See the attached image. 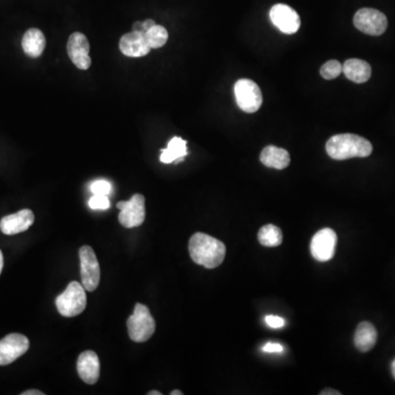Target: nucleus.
Segmentation results:
<instances>
[{"mask_svg":"<svg viewBox=\"0 0 395 395\" xmlns=\"http://www.w3.org/2000/svg\"><path fill=\"white\" fill-rule=\"evenodd\" d=\"M337 235L331 229L318 231L311 241V254L318 262H329L335 255Z\"/></svg>","mask_w":395,"mask_h":395,"instance_id":"9d476101","label":"nucleus"},{"mask_svg":"<svg viewBox=\"0 0 395 395\" xmlns=\"http://www.w3.org/2000/svg\"><path fill=\"white\" fill-rule=\"evenodd\" d=\"M341 73H343V65L336 59H331L321 67L322 77L326 80H335Z\"/></svg>","mask_w":395,"mask_h":395,"instance_id":"5701e85b","label":"nucleus"},{"mask_svg":"<svg viewBox=\"0 0 395 395\" xmlns=\"http://www.w3.org/2000/svg\"><path fill=\"white\" fill-rule=\"evenodd\" d=\"M89 41L85 34L75 32L67 42V53L75 66L82 70H87L91 66L89 57Z\"/></svg>","mask_w":395,"mask_h":395,"instance_id":"9b49d317","label":"nucleus"},{"mask_svg":"<svg viewBox=\"0 0 395 395\" xmlns=\"http://www.w3.org/2000/svg\"><path fill=\"white\" fill-rule=\"evenodd\" d=\"M111 188L112 186L107 180H96L90 186L91 193L98 195H108L111 193Z\"/></svg>","mask_w":395,"mask_h":395,"instance_id":"393cba45","label":"nucleus"},{"mask_svg":"<svg viewBox=\"0 0 395 395\" xmlns=\"http://www.w3.org/2000/svg\"><path fill=\"white\" fill-rule=\"evenodd\" d=\"M21 395H44V393L39 390H28L21 393Z\"/></svg>","mask_w":395,"mask_h":395,"instance_id":"7c9ffc66","label":"nucleus"},{"mask_svg":"<svg viewBox=\"0 0 395 395\" xmlns=\"http://www.w3.org/2000/svg\"><path fill=\"white\" fill-rule=\"evenodd\" d=\"M258 241L266 247H277L283 243V232L274 224L262 226L258 232Z\"/></svg>","mask_w":395,"mask_h":395,"instance_id":"412c9836","label":"nucleus"},{"mask_svg":"<svg viewBox=\"0 0 395 395\" xmlns=\"http://www.w3.org/2000/svg\"><path fill=\"white\" fill-rule=\"evenodd\" d=\"M30 341L21 334H9L0 341V366H7L16 362L28 352Z\"/></svg>","mask_w":395,"mask_h":395,"instance_id":"1a4fd4ad","label":"nucleus"},{"mask_svg":"<svg viewBox=\"0 0 395 395\" xmlns=\"http://www.w3.org/2000/svg\"><path fill=\"white\" fill-rule=\"evenodd\" d=\"M341 393L338 391L333 390V389H325L323 392H321V395H341Z\"/></svg>","mask_w":395,"mask_h":395,"instance_id":"c85d7f7f","label":"nucleus"},{"mask_svg":"<svg viewBox=\"0 0 395 395\" xmlns=\"http://www.w3.org/2000/svg\"><path fill=\"white\" fill-rule=\"evenodd\" d=\"M128 336L135 343L149 341L156 329V323L149 308L141 303H136L133 314L128 318Z\"/></svg>","mask_w":395,"mask_h":395,"instance_id":"20e7f679","label":"nucleus"},{"mask_svg":"<svg viewBox=\"0 0 395 395\" xmlns=\"http://www.w3.org/2000/svg\"><path fill=\"white\" fill-rule=\"evenodd\" d=\"M149 395H162V393L158 392V391H151V392L147 393Z\"/></svg>","mask_w":395,"mask_h":395,"instance_id":"f704fd0d","label":"nucleus"},{"mask_svg":"<svg viewBox=\"0 0 395 395\" xmlns=\"http://www.w3.org/2000/svg\"><path fill=\"white\" fill-rule=\"evenodd\" d=\"M47 45V40L43 32L39 29H29L22 38V49L28 57L32 59L41 57Z\"/></svg>","mask_w":395,"mask_h":395,"instance_id":"dca6fc26","label":"nucleus"},{"mask_svg":"<svg viewBox=\"0 0 395 395\" xmlns=\"http://www.w3.org/2000/svg\"><path fill=\"white\" fill-rule=\"evenodd\" d=\"M343 73L349 80L364 84L371 77V66L362 59H350L343 65Z\"/></svg>","mask_w":395,"mask_h":395,"instance_id":"f3484780","label":"nucleus"},{"mask_svg":"<svg viewBox=\"0 0 395 395\" xmlns=\"http://www.w3.org/2000/svg\"><path fill=\"white\" fill-rule=\"evenodd\" d=\"M34 223V214L29 209L19 211L17 214L6 216L0 221V231L6 235H16L26 232Z\"/></svg>","mask_w":395,"mask_h":395,"instance_id":"4468645a","label":"nucleus"},{"mask_svg":"<svg viewBox=\"0 0 395 395\" xmlns=\"http://www.w3.org/2000/svg\"><path fill=\"white\" fill-rule=\"evenodd\" d=\"M372 149L373 147L368 140L356 134H337L326 143L327 154L336 161L368 157L371 155Z\"/></svg>","mask_w":395,"mask_h":395,"instance_id":"f03ea898","label":"nucleus"},{"mask_svg":"<svg viewBox=\"0 0 395 395\" xmlns=\"http://www.w3.org/2000/svg\"><path fill=\"white\" fill-rule=\"evenodd\" d=\"M145 38H147V43H149L151 49H159L164 47L166 42L168 41V32L163 26L155 24L145 32Z\"/></svg>","mask_w":395,"mask_h":395,"instance_id":"4be33fe9","label":"nucleus"},{"mask_svg":"<svg viewBox=\"0 0 395 395\" xmlns=\"http://www.w3.org/2000/svg\"><path fill=\"white\" fill-rule=\"evenodd\" d=\"M3 252L0 251V274H1V271H3Z\"/></svg>","mask_w":395,"mask_h":395,"instance_id":"2f4dec72","label":"nucleus"},{"mask_svg":"<svg viewBox=\"0 0 395 395\" xmlns=\"http://www.w3.org/2000/svg\"><path fill=\"white\" fill-rule=\"evenodd\" d=\"M161 151V162L164 164H179L187 156V142L184 141L181 137L174 136L167 145V149H163Z\"/></svg>","mask_w":395,"mask_h":395,"instance_id":"aec40b11","label":"nucleus"},{"mask_svg":"<svg viewBox=\"0 0 395 395\" xmlns=\"http://www.w3.org/2000/svg\"><path fill=\"white\" fill-rule=\"evenodd\" d=\"M234 93L237 105L247 113H255L260 110L262 103V95L260 86L251 80H239L235 84Z\"/></svg>","mask_w":395,"mask_h":395,"instance_id":"0eeeda50","label":"nucleus"},{"mask_svg":"<svg viewBox=\"0 0 395 395\" xmlns=\"http://www.w3.org/2000/svg\"><path fill=\"white\" fill-rule=\"evenodd\" d=\"M184 394V393L181 392V391L179 390H174L172 391V393H170V395H182Z\"/></svg>","mask_w":395,"mask_h":395,"instance_id":"72a5a7b5","label":"nucleus"},{"mask_svg":"<svg viewBox=\"0 0 395 395\" xmlns=\"http://www.w3.org/2000/svg\"><path fill=\"white\" fill-rule=\"evenodd\" d=\"M189 254L195 264L214 269L223 262L226 247L208 234L195 233L189 241Z\"/></svg>","mask_w":395,"mask_h":395,"instance_id":"f257e3e1","label":"nucleus"},{"mask_svg":"<svg viewBox=\"0 0 395 395\" xmlns=\"http://www.w3.org/2000/svg\"><path fill=\"white\" fill-rule=\"evenodd\" d=\"M55 304L59 313L65 318L80 315L87 306L85 288L77 281H73L67 285L66 290L57 297Z\"/></svg>","mask_w":395,"mask_h":395,"instance_id":"7ed1b4c3","label":"nucleus"},{"mask_svg":"<svg viewBox=\"0 0 395 395\" xmlns=\"http://www.w3.org/2000/svg\"><path fill=\"white\" fill-rule=\"evenodd\" d=\"M132 31H137V32H143L144 33V29H143V24L137 21L135 24H133V30Z\"/></svg>","mask_w":395,"mask_h":395,"instance_id":"c756f323","label":"nucleus"},{"mask_svg":"<svg viewBox=\"0 0 395 395\" xmlns=\"http://www.w3.org/2000/svg\"><path fill=\"white\" fill-rule=\"evenodd\" d=\"M88 204L93 210H107L110 208V201L107 195H94L90 198Z\"/></svg>","mask_w":395,"mask_h":395,"instance_id":"b1692460","label":"nucleus"},{"mask_svg":"<svg viewBox=\"0 0 395 395\" xmlns=\"http://www.w3.org/2000/svg\"><path fill=\"white\" fill-rule=\"evenodd\" d=\"M391 369H392L393 378L395 379V359L393 360L392 366H391Z\"/></svg>","mask_w":395,"mask_h":395,"instance_id":"473e14b6","label":"nucleus"},{"mask_svg":"<svg viewBox=\"0 0 395 395\" xmlns=\"http://www.w3.org/2000/svg\"><path fill=\"white\" fill-rule=\"evenodd\" d=\"M264 322L271 329H281L285 326V320L283 318L276 315H267L264 318Z\"/></svg>","mask_w":395,"mask_h":395,"instance_id":"a878e982","label":"nucleus"},{"mask_svg":"<svg viewBox=\"0 0 395 395\" xmlns=\"http://www.w3.org/2000/svg\"><path fill=\"white\" fill-rule=\"evenodd\" d=\"M354 24L359 31L369 36H378L385 33L387 19L385 13L372 8H362L357 11Z\"/></svg>","mask_w":395,"mask_h":395,"instance_id":"6e6552de","label":"nucleus"},{"mask_svg":"<svg viewBox=\"0 0 395 395\" xmlns=\"http://www.w3.org/2000/svg\"><path fill=\"white\" fill-rule=\"evenodd\" d=\"M262 350L268 354H274V352H283V345L277 344V343H268L262 347Z\"/></svg>","mask_w":395,"mask_h":395,"instance_id":"bb28decb","label":"nucleus"},{"mask_svg":"<svg viewBox=\"0 0 395 395\" xmlns=\"http://www.w3.org/2000/svg\"><path fill=\"white\" fill-rule=\"evenodd\" d=\"M378 333L375 326L369 322H362L355 333V346L362 352H370L377 343Z\"/></svg>","mask_w":395,"mask_h":395,"instance_id":"a211bd4d","label":"nucleus"},{"mask_svg":"<svg viewBox=\"0 0 395 395\" xmlns=\"http://www.w3.org/2000/svg\"><path fill=\"white\" fill-rule=\"evenodd\" d=\"M77 371L80 379L87 385H95L100 377V362L93 350H86L78 357Z\"/></svg>","mask_w":395,"mask_h":395,"instance_id":"2eb2a0df","label":"nucleus"},{"mask_svg":"<svg viewBox=\"0 0 395 395\" xmlns=\"http://www.w3.org/2000/svg\"><path fill=\"white\" fill-rule=\"evenodd\" d=\"M80 277L86 290L93 292L100 283V266L94 249L90 246L80 247Z\"/></svg>","mask_w":395,"mask_h":395,"instance_id":"39448f33","label":"nucleus"},{"mask_svg":"<svg viewBox=\"0 0 395 395\" xmlns=\"http://www.w3.org/2000/svg\"><path fill=\"white\" fill-rule=\"evenodd\" d=\"M270 19L285 34L295 33L300 29L301 20L297 11L283 3H278L270 9Z\"/></svg>","mask_w":395,"mask_h":395,"instance_id":"f8f14e48","label":"nucleus"},{"mask_svg":"<svg viewBox=\"0 0 395 395\" xmlns=\"http://www.w3.org/2000/svg\"><path fill=\"white\" fill-rule=\"evenodd\" d=\"M117 208L121 210L119 222L126 229L137 228L145 221V198L141 193H136L128 201L118 202Z\"/></svg>","mask_w":395,"mask_h":395,"instance_id":"423d86ee","label":"nucleus"},{"mask_svg":"<svg viewBox=\"0 0 395 395\" xmlns=\"http://www.w3.org/2000/svg\"><path fill=\"white\" fill-rule=\"evenodd\" d=\"M119 47L122 54L128 57H143L151 52L143 32L131 31L120 39Z\"/></svg>","mask_w":395,"mask_h":395,"instance_id":"ddd939ff","label":"nucleus"},{"mask_svg":"<svg viewBox=\"0 0 395 395\" xmlns=\"http://www.w3.org/2000/svg\"><path fill=\"white\" fill-rule=\"evenodd\" d=\"M260 162L269 168L285 170L290 165V155L285 149L270 145L262 149Z\"/></svg>","mask_w":395,"mask_h":395,"instance_id":"6ab92c4d","label":"nucleus"},{"mask_svg":"<svg viewBox=\"0 0 395 395\" xmlns=\"http://www.w3.org/2000/svg\"><path fill=\"white\" fill-rule=\"evenodd\" d=\"M142 24H143L144 33H145L149 29H151V27H154L155 24H155V21L151 20V19H147V20L142 21Z\"/></svg>","mask_w":395,"mask_h":395,"instance_id":"cd10ccee","label":"nucleus"}]
</instances>
